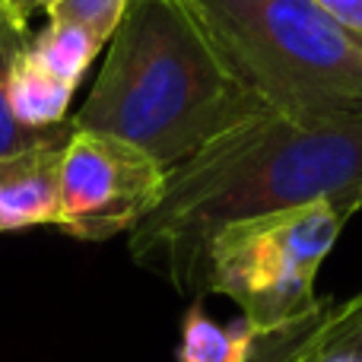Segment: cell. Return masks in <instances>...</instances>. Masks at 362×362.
Returning a JSON list of instances; mask_svg holds the SVG:
<instances>
[{
  "label": "cell",
  "mask_w": 362,
  "mask_h": 362,
  "mask_svg": "<svg viewBox=\"0 0 362 362\" xmlns=\"http://www.w3.org/2000/svg\"><path fill=\"white\" fill-rule=\"evenodd\" d=\"M318 200L362 210V112L264 108L169 172L163 200L127 232L131 257L178 293L206 296V255L226 226Z\"/></svg>",
  "instance_id": "1"
},
{
  "label": "cell",
  "mask_w": 362,
  "mask_h": 362,
  "mask_svg": "<svg viewBox=\"0 0 362 362\" xmlns=\"http://www.w3.org/2000/svg\"><path fill=\"white\" fill-rule=\"evenodd\" d=\"M257 112L185 0H131L70 127L121 137L172 172Z\"/></svg>",
  "instance_id": "2"
},
{
  "label": "cell",
  "mask_w": 362,
  "mask_h": 362,
  "mask_svg": "<svg viewBox=\"0 0 362 362\" xmlns=\"http://www.w3.org/2000/svg\"><path fill=\"white\" fill-rule=\"evenodd\" d=\"M232 74L270 112H362V51L315 0H185Z\"/></svg>",
  "instance_id": "3"
},
{
  "label": "cell",
  "mask_w": 362,
  "mask_h": 362,
  "mask_svg": "<svg viewBox=\"0 0 362 362\" xmlns=\"http://www.w3.org/2000/svg\"><path fill=\"white\" fill-rule=\"evenodd\" d=\"M350 216L318 200L226 226L206 255V293L229 296L257 334L305 318L321 305L315 280Z\"/></svg>",
  "instance_id": "4"
},
{
  "label": "cell",
  "mask_w": 362,
  "mask_h": 362,
  "mask_svg": "<svg viewBox=\"0 0 362 362\" xmlns=\"http://www.w3.org/2000/svg\"><path fill=\"white\" fill-rule=\"evenodd\" d=\"M169 172L140 146L99 131H70L61 156L57 226L83 242L131 232L163 200Z\"/></svg>",
  "instance_id": "5"
},
{
  "label": "cell",
  "mask_w": 362,
  "mask_h": 362,
  "mask_svg": "<svg viewBox=\"0 0 362 362\" xmlns=\"http://www.w3.org/2000/svg\"><path fill=\"white\" fill-rule=\"evenodd\" d=\"M70 131V124H57L29 150L0 159V232L57 226L61 156Z\"/></svg>",
  "instance_id": "6"
},
{
  "label": "cell",
  "mask_w": 362,
  "mask_h": 362,
  "mask_svg": "<svg viewBox=\"0 0 362 362\" xmlns=\"http://www.w3.org/2000/svg\"><path fill=\"white\" fill-rule=\"evenodd\" d=\"M70 95L74 89L67 83L54 80L29 48L16 57L10 70V83H6V99H10V112L25 131H51V127L64 124Z\"/></svg>",
  "instance_id": "7"
},
{
  "label": "cell",
  "mask_w": 362,
  "mask_h": 362,
  "mask_svg": "<svg viewBox=\"0 0 362 362\" xmlns=\"http://www.w3.org/2000/svg\"><path fill=\"white\" fill-rule=\"evenodd\" d=\"M255 337L257 331L245 318L232 327H219L200 302H194L181 321L178 362H245L255 350Z\"/></svg>",
  "instance_id": "8"
},
{
  "label": "cell",
  "mask_w": 362,
  "mask_h": 362,
  "mask_svg": "<svg viewBox=\"0 0 362 362\" xmlns=\"http://www.w3.org/2000/svg\"><path fill=\"white\" fill-rule=\"evenodd\" d=\"M25 48H29V16L13 0H0V159L29 150L32 144H38L48 134V131H25L13 118L10 99H6L10 70Z\"/></svg>",
  "instance_id": "9"
},
{
  "label": "cell",
  "mask_w": 362,
  "mask_h": 362,
  "mask_svg": "<svg viewBox=\"0 0 362 362\" xmlns=\"http://www.w3.org/2000/svg\"><path fill=\"white\" fill-rule=\"evenodd\" d=\"M99 48H105V45L95 42L86 29L70 25V23H48V29L35 42H29V54L54 80L67 83L70 89H76V83L83 80V74L89 70V64L99 54Z\"/></svg>",
  "instance_id": "10"
},
{
  "label": "cell",
  "mask_w": 362,
  "mask_h": 362,
  "mask_svg": "<svg viewBox=\"0 0 362 362\" xmlns=\"http://www.w3.org/2000/svg\"><path fill=\"white\" fill-rule=\"evenodd\" d=\"M331 305V299H321V305L305 318L257 334L255 350L245 362H321V337H325Z\"/></svg>",
  "instance_id": "11"
},
{
  "label": "cell",
  "mask_w": 362,
  "mask_h": 362,
  "mask_svg": "<svg viewBox=\"0 0 362 362\" xmlns=\"http://www.w3.org/2000/svg\"><path fill=\"white\" fill-rule=\"evenodd\" d=\"M131 0H51L45 6L51 23H70L86 29L95 42L108 45L121 25Z\"/></svg>",
  "instance_id": "12"
},
{
  "label": "cell",
  "mask_w": 362,
  "mask_h": 362,
  "mask_svg": "<svg viewBox=\"0 0 362 362\" xmlns=\"http://www.w3.org/2000/svg\"><path fill=\"white\" fill-rule=\"evenodd\" d=\"M321 356H353L362 362V289L331 305L321 337Z\"/></svg>",
  "instance_id": "13"
},
{
  "label": "cell",
  "mask_w": 362,
  "mask_h": 362,
  "mask_svg": "<svg viewBox=\"0 0 362 362\" xmlns=\"http://www.w3.org/2000/svg\"><path fill=\"white\" fill-rule=\"evenodd\" d=\"M315 4L362 51V0H315Z\"/></svg>",
  "instance_id": "14"
},
{
  "label": "cell",
  "mask_w": 362,
  "mask_h": 362,
  "mask_svg": "<svg viewBox=\"0 0 362 362\" xmlns=\"http://www.w3.org/2000/svg\"><path fill=\"white\" fill-rule=\"evenodd\" d=\"M13 4H16V6H19V10H23V13H25V16H29V13H32V10H45V6H48V4H51V0H13Z\"/></svg>",
  "instance_id": "15"
},
{
  "label": "cell",
  "mask_w": 362,
  "mask_h": 362,
  "mask_svg": "<svg viewBox=\"0 0 362 362\" xmlns=\"http://www.w3.org/2000/svg\"><path fill=\"white\" fill-rule=\"evenodd\" d=\"M321 362H359L353 356H321Z\"/></svg>",
  "instance_id": "16"
}]
</instances>
